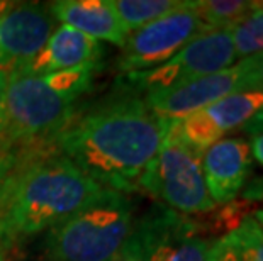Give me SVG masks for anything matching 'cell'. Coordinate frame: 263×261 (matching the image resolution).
<instances>
[{
  "mask_svg": "<svg viewBox=\"0 0 263 261\" xmlns=\"http://www.w3.org/2000/svg\"><path fill=\"white\" fill-rule=\"evenodd\" d=\"M170 119L156 115L143 97L119 90L54 136L68 158L100 187L121 193L138 190L143 171L156 156Z\"/></svg>",
  "mask_w": 263,
  "mask_h": 261,
  "instance_id": "1",
  "label": "cell"
},
{
  "mask_svg": "<svg viewBox=\"0 0 263 261\" xmlns=\"http://www.w3.org/2000/svg\"><path fill=\"white\" fill-rule=\"evenodd\" d=\"M100 187L65 156L22 168L0 185V226L5 239L34 236L61 224L104 195Z\"/></svg>",
  "mask_w": 263,
  "mask_h": 261,
  "instance_id": "2",
  "label": "cell"
},
{
  "mask_svg": "<svg viewBox=\"0 0 263 261\" xmlns=\"http://www.w3.org/2000/svg\"><path fill=\"white\" fill-rule=\"evenodd\" d=\"M100 63L44 75L10 73L7 127L2 146L15 141L54 137L75 117L77 102L90 90Z\"/></svg>",
  "mask_w": 263,
  "mask_h": 261,
  "instance_id": "3",
  "label": "cell"
},
{
  "mask_svg": "<svg viewBox=\"0 0 263 261\" xmlns=\"http://www.w3.org/2000/svg\"><path fill=\"white\" fill-rule=\"evenodd\" d=\"M126 193L105 190L80 212L49 229L44 251L49 261H119L134 224Z\"/></svg>",
  "mask_w": 263,
  "mask_h": 261,
  "instance_id": "4",
  "label": "cell"
},
{
  "mask_svg": "<svg viewBox=\"0 0 263 261\" xmlns=\"http://www.w3.org/2000/svg\"><path fill=\"white\" fill-rule=\"evenodd\" d=\"M138 190L160 198L183 215L211 212L216 207L205 187L202 154L180 137L178 121H172L158 153L138 182Z\"/></svg>",
  "mask_w": 263,
  "mask_h": 261,
  "instance_id": "5",
  "label": "cell"
},
{
  "mask_svg": "<svg viewBox=\"0 0 263 261\" xmlns=\"http://www.w3.org/2000/svg\"><path fill=\"white\" fill-rule=\"evenodd\" d=\"M199 232L197 220L155 205L134 220L119 261H205L212 243Z\"/></svg>",
  "mask_w": 263,
  "mask_h": 261,
  "instance_id": "6",
  "label": "cell"
},
{
  "mask_svg": "<svg viewBox=\"0 0 263 261\" xmlns=\"http://www.w3.org/2000/svg\"><path fill=\"white\" fill-rule=\"evenodd\" d=\"M236 59L231 31H209L185 44L175 56L153 70L121 75V90L144 97L146 93L168 90L212 75Z\"/></svg>",
  "mask_w": 263,
  "mask_h": 261,
  "instance_id": "7",
  "label": "cell"
},
{
  "mask_svg": "<svg viewBox=\"0 0 263 261\" xmlns=\"http://www.w3.org/2000/svg\"><path fill=\"white\" fill-rule=\"evenodd\" d=\"M204 32L205 29L195 12L194 2L185 0L165 17L149 22L129 34L122 46L117 70L121 75L153 70Z\"/></svg>",
  "mask_w": 263,
  "mask_h": 261,
  "instance_id": "8",
  "label": "cell"
},
{
  "mask_svg": "<svg viewBox=\"0 0 263 261\" xmlns=\"http://www.w3.org/2000/svg\"><path fill=\"white\" fill-rule=\"evenodd\" d=\"M243 90H253L250 66L246 59L182 87L146 93L143 101L160 117L180 121L222 101L228 95Z\"/></svg>",
  "mask_w": 263,
  "mask_h": 261,
  "instance_id": "9",
  "label": "cell"
},
{
  "mask_svg": "<svg viewBox=\"0 0 263 261\" xmlns=\"http://www.w3.org/2000/svg\"><path fill=\"white\" fill-rule=\"evenodd\" d=\"M53 15L37 4H19L0 15V68L21 70L53 32Z\"/></svg>",
  "mask_w": 263,
  "mask_h": 261,
  "instance_id": "10",
  "label": "cell"
},
{
  "mask_svg": "<svg viewBox=\"0 0 263 261\" xmlns=\"http://www.w3.org/2000/svg\"><path fill=\"white\" fill-rule=\"evenodd\" d=\"M253 161L250 144L241 137L221 139L202 154L207 192L214 204H229L248 182Z\"/></svg>",
  "mask_w": 263,
  "mask_h": 261,
  "instance_id": "11",
  "label": "cell"
},
{
  "mask_svg": "<svg viewBox=\"0 0 263 261\" xmlns=\"http://www.w3.org/2000/svg\"><path fill=\"white\" fill-rule=\"evenodd\" d=\"M104 49L99 41L85 36L70 26L61 24L34 58L12 73L44 75L77 68V66L100 63Z\"/></svg>",
  "mask_w": 263,
  "mask_h": 261,
  "instance_id": "12",
  "label": "cell"
},
{
  "mask_svg": "<svg viewBox=\"0 0 263 261\" xmlns=\"http://www.w3.org/2000/svg\"><path fill=\"white\" fill-rule=\"evenodd\" d=\"M53 17L95 41L124 46L129 29L116 12L112 0H60L49 7Z\"/></svg>",
  "mask_w": 263,
  "mask_h": 261,
  "instance_id": "13",
  "label": "cell"
},
{
  "mask_svg": "<svg viewBox=\"0 0 263 261\" xmlns=\"http://www.w3.org/2000/svg\"><path fill=\"white\" fill-rule=\"evenodd\" d=\"M204 110L224 134L229 131H243L263 110V90L236 92Z\"/></svg>",
  "mask_w": 263,
  "mask_h": 261,
  "instance_id": "14",
  "label": "cell"
},
{
  "mask_svg": "<svg viewBox=\"0 0 263 261\" xmlns=\"http://www.w3.org/2000/svg\"><path fill=\"white\" fill-rule=\"evenodd\" d=\"M256 2L245 0H194V7L205 32L209 31H231L239 24Z\"/></svg>",
  "mask_w": 263,
  "mask_h": 261,
  "instance_id": "15",
  "label": "cell"
},
{
  "mask_svg": "<svg viewBox=\"0 0 263 261\" xmlns=\"http://www.w3.org/2000/svg\"><path fill=\"white\" fill-rule=\"evenodd\" d=\"M116 12L131 31H138L149 22L165 17L182 2L178 0H112Z\"/></svg>",
  "mask_w": 263,
  "mask_h": 261,
  "instance_id": "16",
  "label": "cell"
},
{
  "mask_svg": "<svg viewBox=\"0 0 263 261\" xmlns=\"http://www.w3.org/2000/svg\"><path fill=\"white\" fill-rule=\"evenodd\" d=\"M231 39L239 59L263 53V2H256L255 9L233 27Z\"/></svg>",
  "mask_w": 263,
  "mask_h": 261,
  "instance_id": "17",
  "label": "cell"
},
{
  "mask_svg": "<svg viewBox=\"0 0 263 261\" xmlns=\"http://www.w3.org/2000/svg\"><path fill=\"white\" fill-rule=\"evenodd\" d=\"M178 132L182 139L199 154H204L212 144L221 141L224 136V132L214 124L204 109L178 121Z\"/></svg>",
  "mask_w": 263,
  "mask_h": 261,
  "instance_id": "18",
  "label": "cell"
},
{
  "mask_svg": "<svg viewBox=\"0 0 263 261\" xmlns=\"http://www.w3.org/2000/svg\"><path fill=\"white\" fill-rule=\"evenodd\" d=\"M243 261H263V229L253 215H248L234 231Z\"/></svg>",
  "mask_w": 263,
  "mask_h": 261,
  "instance_id": "19",
  "label": "cell"
},
{
  "mask_svg": "<svg viewBox=\"0 0 263 261\" xmlns=\"http://www.w3.org/2000/svg\"><path fill=\"white\" fill-rule=\"evenodd\" d=\"M205 261H243L241 249H239V243L234 231L228 232L226 236L212 243Z\"/></svg>",
  "mask_w": 263,
  "mask_h": 261,
  "instance_id": "20",
  "label": "cell"
},
{
  "mask_svg": "<svg viewBox=\"0 0 263 261\" xmlns=\"http://www.w3.org/2000/svg\"><path fill=\"white\" fill-rule=\"evenodd\" d=\"M10 82V71L0 68V146H2L5 127H7V90Z\"/></svg>",
  "mask_w": 263,
  "mask_h": 261,
  "instance_id": "21",
  "label": "cell"
},
{
  "mask_svg": "<svg viewBox=\"0 0 263 261\" xmlns=\"http://www.w3.org/2000/svg\"><path fill=\"white\" fill-rule=\"evenodd\" d=\"M245 59L248 61V66H250L253 90H263V53L245 58Z\"/></svg>",
  "mask_w": 263,
  "mask_h": 261,
  "instance_id": "22",
  "label": "cell"
},
{
  "mask_svg": "<svg viewBox=\"0 0 263 261\" xmlns=\"http://www.w3.org/2000/svg\"><path fill=\"white\" fill-rule=\"evenodd\" d=\"M243 200L245 202H263V176H256L251 182H246L243 188Z\"/></svg>",
  "mask_w": 263,
  "mask_h": 261,
  "instance_id": "23",
  "label": "cell"
},
{
  "mask_svg": "<svg viewBox=\"0 0 263 261\" xmlns=\"http://www.w3.org/2000/svg\"><path fill=\"white\" fill-rule=\"evenodd\" d=\"M14 165V154L9 151V148L0 146V185L5 180V176L10 173Z\"/></svg>",
  "mask_w": 263,
  "mask_h": 261,
  "instance_id": "24",
  "label": "cell"
},
{
  "mask_svg": "<svg viewBox=\"0 0 263 261\" xmlns=\"http://www.w3.org/2000/svg\"><path fill=\"white\" fill-rule=\"evenodd\" d=\"M250 149H251V156H253L263 166V132L258 136H253V139H251V144H250Z\"/></svg>",
  "mask_w": 263,
  "mask_h": 261,
  "instance_id": "25",
  "label": "cell"
},
{
  "mask_svg": "<svg viewBox=\"0 0 263 261\" xmlns=\"http://www.w3.org/2000/svg\"><path fill=\"white\" fill-rule=\"evenodd\" d=\"M9 246L10 244L7 239H5L4 229H2V226H0V261H5V253H7Z\"/></svg>",
  "mask_w": 263,
  "mask_h": 261,
  "instance_id": "26",
  "label": "cell"
},
{
  "mask_svg": "<svg viewBox=\"0 0 263 261\" xmlns=\"http://www.w3.org/2000/svg\"><path fill=\"white\" fill-rule=\"evenodd\" d=\"M14 5L15 4H12V2H0V15H2L4 12H7L10 7H14Z\"/></svg>",
  "mask_w": 263,
  "mask_h": 261,
  "instance_id": "27",
  "label": "cell"
},
{
  "mask_svg": "<svg viewBox=\"0 0 263 261\" xmlns=\"http://www.w3.org/2000/svg\"><path fill=\"white\" fill-rule=\"evenodd\" d=\"M253 217L256 219V222H258V224L261 226V229H263V210H260V212H256Z\"/></svg>",
  "mask_w": 263,
  "mask_h": 261,
  "instance_id": "28",
  "label": "cell"
}]
</instances>
